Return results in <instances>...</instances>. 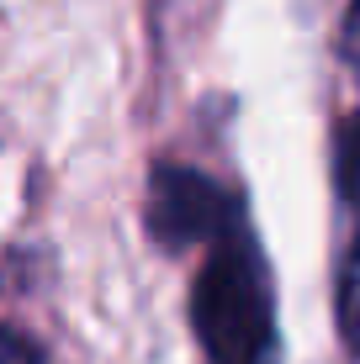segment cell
Masks as SVG:
<instances>
[{
  "label": "cell",
  "mask_w": 360,
  "mask_h": 364,
  "mask_svg": "<svg viewBox=\"0 0 360 364\" xmlns=\"http://www.w3.org/2000/svg\"><path fill=\"white\" fill-rule=\"evenodd\" d=\"M148 237L170 254L202 248L191 328L207 364H281L276 280L239 191L165 159L148 174Z\"/></svg>",
  "instance_id": "obj_1"
},
{
  "label": "cell",
  "mask_w": 360,
  "mask_h": 364,
  "mask_svg": "<svg viewBox=\"0 0 360 364\" xmlns=\"http://www.w3.org/2000/svg\"><path fill=\"white\" fill-rule=\"evenodd\" d=\"M334 191H339L344 248L334 269V322L344 348L360 359V111L339 122L334 132Z\"/></svg>",
  "instance_id": "obj_2"
},
{
  "label": "cell",
  "mask_w": 360,
  "mask_h": 364,
  "mask_svg": "<svg viewBox=\"0 0 360 364\" xmlns=\"http://www.w3.org/2000/svg\"><path fill=\"white\" fill-rule=\"evenodd\" d=\"M0 364H43V343L21 328H0Z\"/></svg>",
  "instance_id": "obj_3"
},
{
  "label": "cell",
  "mask_w": 360,
  "mask_h": 364,
  "mask_svg": "<svg viewBox=\"0 0 360 364\" xmlns=\"http://www.w3.org/2000/svg\"><path fill=\"white\" fill-rule=\"evenodd\" d=\"M339 58L360 80V0H350V11H344V21H339Z\"/></svg>",
  "instance_id": "obj_4"
}]
</instances>
